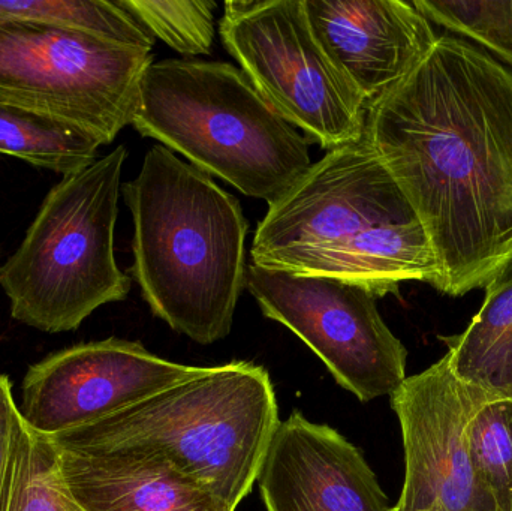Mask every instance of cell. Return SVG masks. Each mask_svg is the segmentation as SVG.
Masks as SVG:
<instances>
[{
	"label": "cell",
	"mask_w": 512,
	"mask_h": 511,
	"mask_svg": "<svg viewBox=\"0 0 512 511\" xmlns=\"http://www.w3.org/2000/svg\"><path fill=\"white\" fill-rule=\"evenodd\" d=\"M366 135L462 297L512 267V72L456 36L370 105Z\"/></svg>",
	"instance_id": "6da1fadb"
},
{
	"label": "cell",
	"mask_w": 512,
	"mask_h": 511,
	"mask_svg": "<svg viewBox=\"0 0 512 511\" xmlns=\"http://www.w3.org/2000/svg\"><path fill=\"white\" fill-rule=\"evenodd\" d=\"M122 192L134 221L131 273L153 314L201 345L227 338L248 273L239 200L161 144Z\"/></svg>",
	"instance_id": "7a4b0ae2"
},
{
	"label": "cell",
	"mask_w": 512,
	"mask_h": 511,
	"mask_svg": "<svg viewBox=\"0 0 512 511\" xmlns=\"http://www.w3.org/2000/svg\"><path fill=\"white\" fill-rule=\"evenodd\" d=\"M270 375L262 366H206L98 422L51 437L62 453L161 459L236 511L254 488L279 428Z\"/></svg>",
	"instance_id": "3957f363"
},
{
	"label": "cell",
	"mask_w": 512,
	"mask_h": 511,
	"mask_svg": "<svg viewBox=\"0 0 512 511\" xmlns=\"http://www.w3.org/2000/svg\"><path fill=\"white\" fill-rule=\"evenodd\" d=\"M131 125L268 207L312 167L309 141L231 63L153 62Z\"/></svg>",
	"instance_id": "277c9868"
},
{
	"label": "cell",
	"mask_w": 512,
	"mask_h": 511,
	"mask_svg": "<svg viewBox=\"0 0 512 511\" xmlns=\"http://www.w3.org/2000/svg\"><path fill=\"white\" fill-rule=\"evenodd\" d=\"M126 158V147H116L48 192L20 248L0 267L15 320L71 332L96 309L128 297L131 278L114 255Z\"/></svg>",
	"instance_id": "5b68a950"
},
{
	"label": "cell",
	"mask_w": 512,
	"mask_h": 511,
	"mask_svg": "<svg viewBox=\"0 0 512 511\" xmlns=\"http://www.w3.org/2000/svg\"><path fill=\"white\" fill-rule=\"evenodd\" d=\"M152 51L41 21L0 23V102L111 144L131 125Z\"/></svg>",
	"instance_id": "8992f818"
},
{
	"label": "cell",
	"mask_w": 512,
	"mask_h": 511,
	"mask_svg": "<svg viewBox=\"0 0 512 511\" xmlns=\"http://www.w3.org/2000/svg\"><path fill=\"white\" fill-rule=\"evenodd\" d=\"M418 221L366 132L328 150L259 222L252 264L325 276L381 225Z\"/></svg>",
	"instance_id": "52a82bcc"
},
{
	"label": "cell",
	"mask_w": 512,
	"mask_h": 511,
	"mask_svg": "<svg viewBox=\"0 0 512 511\" xmlns=\"http://www.w3.org/2000/svg\"><path fill=\"white\" fill-rule=\"evenodd\" d=\"M222 42L277 114L333 150L366 132L367 105L325 53L304 0H230Z\"/></svg>",
	"instance_id": "ba28073f"
},
{
	"label": "cell",
	"mask_w": 512,
	"mask_h": 511,
	"mask_svg": "<svg viewBox=\"0 0 512 511\" xmlns=\"http://www.w3.org/2000/svg\"><path fill=\"white\" fill-rule=\"evenodd\" d=\"M246 288L264 317L295 333L363 404L393 395L406 380L408 351L367 288L256 264L248 266Z\"/></svg>",
	"instance_id": "9c48e42d"
},
{
	"label": "cell",
	"mask_w": 512,
	"mask_h": 511,
	"mask_svg": "<svg viewBox=\"0 0 512 511\" xmlns=\"http://www.w3.org/2000/svg\"><path fill=\"white\" fill-rule=\"evenodd\" d=\"M501 396L463 380L450 354L406 377L390 396L405 450V482L397 509L499 511L472 464L469 431Z\"/></svg>",
	"instance_id": "30bf717a"
},
{
	"label": "cell",
	"mask_w": 512,
	"mask_h": 511,
	"mask_svg": "<svg viewBox=\"0 0 512 511\" xmlns=\"http://www.w3.org/2000/svg\"><path fill=\"white\" fill-rule=\"evenodd\" d=\"M204 369L168 362L140 342L125 339L75 345L30 366L18 410L33 432L56 437L197 377Z\"/></svg>",
	"instance_id": "8fae6325"
},
{
	"label": "cell",
	"mask_w": 512,
	"mask_h": 511,
	"mask_svg": "<svg viewBox=\"0 0 512 511\" xmlns=\"http://www.w3.org/2000/svg\"><path fill=\"white\" fill-rule=\"evenodd\" d=\"M267 511H391L360 450L294 411L280 422L258 477Z\"/></svg>",
	"instance_id": "7c38bea8"
},
{
	"label": "cell",
	"mask_w": 512,
	"mask_h": 511,
	"mask_svg": "<svg viewBox=\"0 0 512 511\" xmlns=\"http://www.w3.org/2000/svg\"><path fill=\"white\" fill-rule=\"evenodd\" d=\"M319 44L370 105L403 80L439 36L414 2L304 0Z\"/></svg>",
	"instance_id": "4fadbf2b"
},
{
	"label": "cell",
	"mask_w": 512,
	"mask_h": 511,
	"mask_svg": "<svg viewBox=\"0 0 512 511\" xmlns=\"http://www.w3.org/2000/svg\"><path fill=\"white\" fill-rule=\"evenodd\" d=\"M62 468L83 511H234L161 459L62 453Z\"/></svg>",
	"instance_id": "5bb4252c"
},
{
	"label": "cell",
	"mask_w": 512,
	"mask_h": 511,
	"mask_svg": "<svg viewBox=\"0 0 512 511\" xmlns=\"http://www.w3.org/2000/svg\"><path fill=\"white\" fill-rule=\"evenodd\" d=\"M465 332L441 338L460 378L512 399V267L486 288Z\"/></svg>",
	"instance_id": "9a60e30c"
},
{
	"label": "cell",
	"mask_w": 512,
	"mask_h": 511,
	"mask_svg": "<svg viewBox=\"0 0 512 511\" xmlns=\"http://www.w3.org/2000/svg\"><path fill=\"white\" fill-rule=\"evenodd\" d=\"M98 140L77 126L0 102V153L68 176L96 162Z\"/></svg>",
	"instance_id": "2e32d148"
},
{
	"label": "cell",
	"mask_w": 512,
	"mask_h": 511,
	"mask_svg": "<svg viewBox=\"0 0 512 511\" xmlns=\"http://www.w3.org/2000/svg\"><path fill=\"white\" fill-rule=\"evenodd\" d=\"M6 511H83L63 477L62 453L18 416Z\"/></svg>",
	"instance_id": "e0dca14e"
},
{
	"label": "cell",
	"mask_w": 512,
	"mask_h": 511,
	"mask_svg": "<svg viewBox=\"0 0 512 511\" xmlns=\"http://www.w3.org/2000/svg\"><path fill=\"white\" fill-rule=\"evenodd\" d=\"M41 21L152 51L155 38L117 0H0V23Z\"/></svg>",
	"instance_id": "ac0fdd59"
},
{
	"label": "cell",
	"mask_w": 512,
	"mask_h": 511,
	"mask_svg": "<svg viewBox=\"0 0 512 511\" xmlns=\"http://www.w3.org/2000/svg\"><path fill=\"white\" fill-rule=\"evenodd\" d=\"M414 5L430 23L481 45L512 72V0H414Z\"/></svg>",
	"instance_id": "d6986e66"
},
{
	"label": "cell",
	"mask_w": 512,
	"mask_h": 511,
	"mask_svg": "<svg viewBox=\"0 0 512 511\" xmlns=\"http://www.w3.org/2000/svg\"><path fill=\"white\" fill-rule=\"evenodd\" d=\"M153 38L185 56L212 53L215 42L213 0H117Z\"/></svg>",
	"instance_id": "ffe728a7"
},
{
	"label": "cell",
	"mask_w": 512,
	"mask_h": 511,
	"mask_svg": "<svg viewBox=\"0 0 512 511\" xmlns=\"http://www.w3.org/2000/svg\"><path fill=\"white\" fill-rule=\"evenodd\" d=\"M472 464L499 511H512V399L489 402L469 431Z\"/></svg>",
	"instance_id": "44dd1931"
},
{
	"label": "cell",
	"mask_w": 512,
	"mask_h": 511,
	"mask_svg": "<svg viewBox=\"0 0 512 511\" xmlns=\"http://www.w3.org/2000/svg\"><path fill=\"white\" fill-rule=\"evenodd\" d=\"M20 416L8 377L0 375V511H6L11 480L12 447L17 419Z\"/></svg>",
	"instance_id": "7402d4cb"
},
{
	"label": "cell",
	"mask_w": 512,
	"mask_h": 511,
	"mask_svg": "<svg viewBox=\"0 0 512 511\" xmlns=\"http://www.w3.org/2000/svg\"><path fill=\"white\" fill-rule=\"evenodd\" d=\"M391 511H406V510H400V509H397V507H393V509H391ZM424 511H448V510L439 509V510H424Z\"/></svg>",
	"instance_id": "603a6c76"
}]
</instances>
